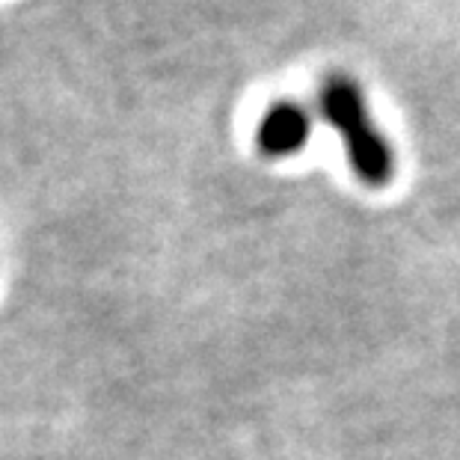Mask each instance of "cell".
Instances as JSON below:
<instances>
[{"instance_id":"6da1fadb","label":"cell","mask_w":460,"mask_h":460,"mask_svg":"<svg viewBox=\"0 0 460 460\" xmlns=\"http://www.w3.org/2000/svg\"><path fill=\"white\" fill-rule=\"evenodd\" d=\"M318 113L339 134L348 166L366 188H386L395 175V152L384 128L371 116V107L357 77L332 72L321 81Z\"/></svg>"},{"instance_id":"7a4b0ae2","label":"cell","mask_w":460,"mask_h":460,"mask_svg":"<svg viewBox=\"0 0 460 460\" xmlns=\"http://www.w3.org/2000/svg\"><path fill=\"white\" fill-rule=\"evenodd\" d=\"M312 113L297 102H273L256 125V146L264 158H295L309 146Z\"/></svg>"}]
</instances>
